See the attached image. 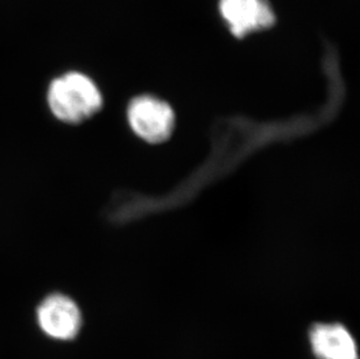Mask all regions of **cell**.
<instances>
[{
    "mask_svg": "<svg viewBox=\"0 0 360 359\" xmlns=\"http://www.w3.org/2000/svg\"><path fill=\"white\" fill-rule=\"evenodd\" d=\"M310 342L320 359H358L356 343L342 325H315L310 332Z\"/></svg>",
    "mask_w": 360,
    "mask_h": 359,
    "instance_id": "obj_5",
    "label": "cell"
},
{
    "mask_svg": "<svg viewBox=\"0 0 360 359\" xmlns=\"http://www.w3.org/2000/svg\"><path fill=\"white\" fill-rule=\"evenodd\" d=\"M51 115L67 125L88 122L103 108V95L98 85L88 75L68 72L51 80L46 92Z\"/></svg>",
    "mask_w": 360,
    "mask_h": 359,
    "instance_id": "obj_1",
    "label": "cell"
},
{
    "mask_svg": "<svg viewBox=\"0 0 360 359\" xmlns=\"http://www.w3.org/2000/svg\"><path fill=\"white\" fill-rule=\"evenodd\" d=\"M38 321L41 329L53 339H72L81 329V310L72 298L54 293L39 306Z\"/></svg>",
    "mask_w": 360,
    "mask_h": 359,
    "instance_id": "obj_4",
    "label": "cell"
},
{
    "mask_svg": "<svg viewBox=\"0 0 360 359\" xmlns=\"http://www.w3.org/2000/svg\"><path fill=\"white\" fill-rule=\"evenodd\" d=\"M129 127L147 143L159 144L169 139L175 126V115L168 103L143 95L133 99L127 108Z\"/></svg>",
    "mask_w": 360,
    "mask_h": 359,
    "instance_id": "obj_2",
    "label": "cell"
},
{
    "mask_svg": "<svg viewBox=\"0 0 360 359\" xmlns=\"http://www.w3.org/2000/svg\"><path fill=\"white\" fill-rule=\"evenodd\" d=\"M218 10L229 31L237 39L267 31L276 23L269 0H218Z\"/></svg>",
    "mask_w": 360,
    "mask_h": 359,
    "instance_id": "obj_3",
    "label": "cell"
}]
</instances>
